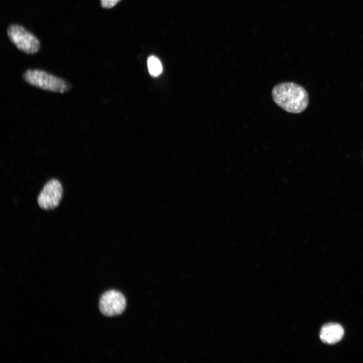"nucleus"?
Here are the masks:
<instances>
[{"label":"nucleus","instance_id":"nucleus-6","mask_svg":"<svg viewBox=\"0 0 363 363\" xmlns=\"http://www.w3.org/2000/svg\"><path fill=\"white\" fill-rule=\"evenodd\" d=\"M344 329L339 324L330 323L323 326L320 337L322 342L334 344L340 341L344 335Z\"/></svg>","mask_w":363,"mask_h":363},{"label":"nucleus","instance_id":"nucleus-3","mask_svg":"<svg viewBox=\"0 0 363 363\" xmlns=\"http://www.w3.org/2000/svg\"><path fill=\"white\" fill-rule=\"evenodd\" d=\"M11 41L20 50L28 54L37 53L40 46L39 39L22 26L11 24L7 29Z\"/></svg>","mask_w":363,"mask_h":363},{"label":"nucleus","instance_id":"nucleus-5","mask_svg":"<svg viewBox=\"0 0 363 363\" xmlns=\"http://www.w3.org/2000/svg\"><path fill=\"white\" fill-rule=\"evenodd\" d=\"M63 187L60 183L56 179L47 182L43 187L38 197L40 207L50 210L56 207L62 199Z\"/></svg>","mask_w":363,"mask_h":363},{"label":"nucleus","instance_id":"nucleus-7","mask_svg":"<svg viewBox=\"0 0 363 363\" xmlns=\"http://www.w3.org/2000/svg\"><path fill=\"white\" fill-rule=\"evenodd\" d=\"M147 66L149 73L154 77H157L162 72V66L160 60L156 56L152 55L148 57Z\"/></svg>","mask_w":363,"mask_h":363},{"label":"nucleus","instance_id":"nucleus-4","mask_svg":"<svg viewBox=\"0 0 363 363\" xmlns=\"http://www.w3.org/2000/svg\"><path fill=\"white\" fill-rule=\"evenodd\" d=\"M99 306L103 315L108 317L114 316L124 312L126 307V300L120 292L110 290L102 295Z\"/></svg>","mask_w":363,"mask_h":363},{"label":"nucleus","instance_id":"nucleus-1","mask_svg":"<svg viewBox=\"0 0 363 363\" xmlns=\"http://www.w3.org/2000/svg\"><path fill=\"white\" fill-rule=\"evenodd\" d=\"M274 102L286 111L299 113L309 104V96L305 89L293 82H283L275 86L272 91Z\"/></svg>","mask_w":363,"mask_h":363},{"label":"nucleus","instance_id":"nucleus-8","mask_svg":"<svg viewBox=\"0 0 363 363\" xmlns=\"http://www.w3.org/2000/svg\"><path fill=\"white\" fill-rule=\"evenodd\" d=\"M120 0H100L101 6L105 9H110L115 6Z\"/></svg>","mask_w":363,"mask_h":363},{"label":"nucleus","instance_id":"nucleus-2","mask_svg":"<svg viewBox=\"0 0 363 363\" xmlns=\"http://www.w3.org/2000/svg\"><path fill=\"white\" fill-rule=\"evenodd\" d=\"M28 84L41 89L59 93L70 90L71 85L66 80L39 69H29L23 74Z\"/></svg>","mask_w":363,"mask_h":363}]
</instances>
